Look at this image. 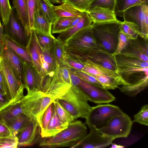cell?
I'll use <instances>...</instances> for the list:
<instances>
[{"label":"cell","mask_w":148,"mask_h":148,"mask_svg":"<svg viewBox=\"0 0 148 148\" xmlns=\"http://www.w3.org/2000/svg\"><path fill=\"white\" fill-rule=\"evenodd\" d=\"M52 4L62 3L66 0H49Z\"/></svg>","instance_id":"obj_55"},{"label":"cell","mask_w":148,"mask_h":148,"mask_svg":"<svg viewBox=\"0 0 148 148\" xmlns=\"http://www.w3.org/2000/svg\"><path fill=\"white\" fill-rule=\"evenodd\" d=\"M116 4V0H95L91 4L89 9L99 7L108 9L114 11Z\"/></svg>","instance_id":"obj_48"},{"label":"cell","mask_w":148,"mask_h":148,"mask_svg":"<svg viewBox=\"0 0 148 148\" xmlns=\"http://www.w3.org/2000/svg\"><path fill=\"white\" fill-rule=\"evenodd\" d=\"M51 49L47 50L41 49L42 55L43 60L48 64L51 71L56 73L58 65L53 55Z\"/></svg>","instance_id":"obj_41"},{"label":"cell","mask_w":148,"mask_h":148,"mask_svg":"<svg viewBox=\"0 0 148 148\" xmlns=\"http://www.w3.org/2000/svg\"></svg>","instance_id":"obj_59"},{"label":"cell","mask_w":148,"mask_h":148,"mask_svg":"<svg viewBox=\"0 0 148 148\" xmlns=\"http://www.w3.org/2000/svg\"><path fill=\"white\" fill-rule=\"evenodd\" d=\"M13 136L14 135L8 127L4 124L0 122V137Z\"/></svg>","instance_id":"obj_51"},{"label":"cell","mask_w":148,"mask_h":148,"mask_svg":"<svg viewBox=\"0 0 148 148\" xmlns=\"http://www.w3.org/2000/svg\"><path fill=\"white\" fill-rule=\"evenodd\" d=\"M148 85V77L132 85H122L118 88L122 93L129 96L133 97L145 90L147 87Z\"/></svg>","instance_id":"obj_30"},{"label":"cell","mask_w":148,"mask_h":148,"mask_svg":"<svg viewBox=\"0 0 148 148\" xmlns=\"http://www.w3.org/2000/svg\"><path fill=\"white\" fill-rule=\"evenodd\" d=\"M143 4L148 5V0H116L115 12L116 16L123 17V13L128 8Z\"/></svg>","instance_id":"obj_31"},{"label":"cell","mask_w":148,"mask_h":148,"mask_svg":"<svg viewBox=\"0 0 148 148\" xmlns=\"http://www.w3.org/2000/svg\"><path fill=\"white\" fill-rule=\"evenodd\" d=\"M2 56L8 60L17 78L24 87V62L5 44Z\"/></svg>","instance_id":"obj_18"},{"label":"cell","mask_w":148,"mask_h":148,"mask_svg":"<svg viewBox=\"0 0 148 148\" xmlns=\"http://www.w3.org/2000/svg\"><path fill=\"white\" fill-rule=\"evenodd\" d=\"M12 10L9 0H0V16L4 25L8 22Z\"/></svg>","instance_id":"obj_40"},{"label":"cell","mask_w":148,"mask_h":148,"mask_svg":"<svg viewBox=\"0 0 148 148\" xmlns=\"http://www.w3.org/2000/svg\"><path fill=\"white\" fill-rule=\"evenodd\" d=\"M76 56L85 58L99 65L117 72V68L114 56L102 49L86 56Z\"/></svg>","instance_id":"obj_20"},{"label":"cell","mask_w":148,"mask_h":148,"mask_svg":"<svg viewBox=\"0 0 148 148\" xmlns=\"http://www.w3.org/2000/svg\"><path fill=\"white\" fill-rule=\"evenodd\" d=\"M133 122H136L140 124L148 126V105L145 104L143 106L137 114L134 116Z\"/></svg>","instance_id":"obj_44"},{"label":"cell","mask_w":148,"mask_h":148,"mask_svg":"<svg viewBox=\"0 0 148 148\" xmlns=\"http://www.w3.org/2000/svg\"><path fill=\"white\" fill-rule=\"evenodd\" d=\"M51 50L58 65L63 64L65 53L64 43L56 38Z\"/></svg>","instance_id":"obj_36"},{"label":"cell","mask_w":148,"mask_h":148,"mask_svg":"<svg viewBox=\"0 0 148 148\" xmlns=\"http://www.w3.org/2000/svg\"><path fill=\"white\" fill-rule=\"evenodd\" d=\"M52 24L47 19L40 10L39 7L34 15L33 30L44 34L53 36Z\"/></svg>","instance_id":"obj_24"},{"label":"cell","mask_w":148,"mask_h":148,"mask_svg":"<svg viewBox=\"0 0 148 148\" xmlns=\"http://www.w3.org/2000/svg\"><path fill=\"white\" fill-rule=\"evenodd\" d=\"M124 20L136 24L140 30L139 36L148 41V5L143 4L131 7L123 13Z\"/></svg>","instance_id":"obj_8"},{"label":"cell","mask_w":148,"mask_h":148,"mask_svg":"<svg viewBox=\"0 0 148 148\" xmlns=\"http://www.w3.org/2000/svg\"><path fill=\"white\" fill-rule=\"evenodd\" d=\"M76 57L84 65L81 70L82 71L90 75L112 77L123 82L117 72L99 65L85 58L78 56Z\"/></svg>","instance_id":"obj_17"},{"label":"cell","mask_w":148,"mask_h":148,"mask_svg":"<svg viewBox=\"0 0 148 148\" xmlns=\"http://www.w3.org/2000/svg\"><path fill=\"white\" fill-rule=\"evenodd\" d=\"M112 146L110 147L111 148H122L124 147V146L120 145H117L115 143L111 144Z\"/></svg>","instance_id":"obj_56"},{"label":"cell","mask_w":148,"mask_h":148,"mask_svg":"<svg viewBox=\"0 0 148 148\" xmlns=\"http://www.w3.org/2000/svg\"><path fill=\"white\" fill-rule=\"evenodd\" d=\"M115 139L102 135L96 129H90L89 133L73 147L74 148H105Z\"/></svg>","instance_id":"obj_12"},{"label":"cell","mask_w":148,"mask_h":148,"mask_svg":"<svg viewBox=\"0 0 148 148\" xmlns=\"http://www.w3.org/2000/svg\"><path fill=\"white\" fill-rule=\"evenodd\" d=\"M53 103L58 116L61 121L68 124L73 121L74 119L60 103L57 99L54 100Z\"/></svg>","instance_id":"obj_38"},{"label":"cell","mask_w":148,"mask_h":148,"mask_svg":"<svg viewBox=\"0 0 148 148\" xmlns=\"http://www.w3.org/2000/svg\"><path fill=\"white\" fill-rule=\"evenodd\" d=\"M92 22L88 13L86 12L81 20L75 25L59 33L57 39L64 43L74 34L81 29L90 25Z\"/></svg>","instance_id":"obj_25"},{"label":"cell","mask_w":148,"mask_h":148,"mask_svg":"<svg viewBox=\"0 0 148 148\" xmlns=\"http://www.w3.org/2000/svg\"><path fill=\"white\" fill-rule=\"evenodd\" d=\"M2 24L1 23V21H0V27L2 25Z\"/></svg>","instance_id":"obj_58"},{"label":"cell","mask_w":148,"mask_h":148,"mask_svg":"<svg viewBox=\"0 0 148 148\" xmlns=\"http://www.w3.org/2000/svg\"><path fill=\"white\" fill-rule=\"evenodd\" d=\"M95 0H66L79 11L86 12Z\"/></svg>","instance_id":"obj_45"},{"label":"cell","mask_w":148,"mask_h":148,"mask_svg":"<svg viewBox=\"0 0 148 148\" xmlns=\"http://www.w3.org/2000/svg\"><path fill=\"white\" fill-rule=\"evenodd\" d=\"M43 93L40 91L27 93L19 100L11 102L0 110V122L6 121L22 115L36 120Z\"/></svg>","instance_id":"obj_1"},{"label":"cell","mask_w":148,"mask_h":148,"mask_svg":"<svg viewBox=\"0 0 148 148\" xmlns=\"http://www.w3.org/2000/svg\"><path fill=\"white\" fill-rule=\"evenodd\" d=\"M12 8L16 16L29 36L32 31L30 28L27 0H13Z\"/></svg>","instance_id":"obj_23"},{"label":"cell","mask_w":148,"mask_h":148,"mask_svg":"<svg viewBox=\"0 0 148 148\" xmlns=\"http://www.w3.org/2000/svg\"><path fill=\"white\" fill-rule=\"evenodd\" d=\"M77 17H59L52 25V33L59 34L67 29Z\"/></svg>","instance_id":"obj_35"},{"label":"cell","mask_w":148,"mask_h":148,"mask_svg":"<svg viewBox=\"0 0 148 148\" xmlns=\"http://www.w3.org/2000/svg\"><path fill=\"white\" fill-rule=\"evenodd\" d=\"M63 64L69 69L78 70H82L84 66L77 58L66 52L64 57Z\"/></svg>","instance_id":"obj_39"},{"label":"cell","mask_w":148,"mask_h":148,"mask_svg":"<svg viewBox=\"0 0 148 148\" xmlns=\"http://www.w3.org/2000/svg\"><path fill=\"white\" fill-rule=\"evenodd\" d=\"M5 34L4 30V25L3 24L0 27V57L2 54L3 49L5 45L4 37Z\"/></svg>","instance_id":"obj_53"},{"label":"cell","mask_w":148,"mask_h":148,"mask_svg":"<svg viewBox=\"0 0 148 148\" xmlns=\"http://www.w3.org/2000/svg\"><path fill=\"white\" fill-rule=\"evenodd\" d=\"M69 124L64 123L59 119L53 103L51 119L45 130L40 134L42 138L54 136L67 128Z\"/></svg>","instance_id":"obj_22"},{"label":"cell","mask_w":148,"mask_h":148,"mask_svg":"<svg viewBox=\"0 0 148 148\" xmlns=\"http://www.w3.org/2000/svg\"><path fill=\"white\" fill-rule=\"evenodd\" d=\"M40 9L45 17L52 25L58 18L56 15L53 4L49 0H39Z\"/></svg>","instance_id":"obj_33"},{"label":"cell","mask_w":148,"mask_h":148,"mask_svg":"<svg viewBox=\"0 0 148 148\" xmlns=\"http://www.w3.org/2000/svg\"><path fill=\"white\" fill-rule=\"evenodd\" d=\"M78 86L91 102L98 104L108 103L116 99L108 90L91 85L82 79Z\"/></svg>","instance_id":"obj_11"},{"label":"cell","mask_w":148,"mask_h":148,"mask_svg":"<svg viewBox=\"0 0 148 148\" xmlns=\"http://www.w3.org/2000/svg\"><path fill=\"white\" fill-rule=\"evenodd\" d=\"M18 146L17 136H14L0 137V148H16Z\"/></svg>","instance_id":"obj_49"},{"label":"cell","mask_w":148,"mask_h":148,"mask_svg":"<svg viewBox=\"0 0 148 148\" xmlns=\"http://www.w3.org/2000/svg\"><path fill=\"white\" fill-rule=\"evenodd\" d=\"M0 84L4 90L6 95L9 98L8 88L5 77L1 69H0Z\"/></svg>","instance_id":"obj_54"},{"label":"cell","mask_w":148,"mask_h":148,"mask_svg":"<svg viewBox=\"0 0 148 148\" xmlns=\"http://www.w3.org/2000/svg\"><path fill=\"white\" fill-rule=\"evenodd\" d=\"M133 123L128 115L123 113L112 118L104 126L97 130L103 135L115 139L126 138L130 133Z\"/></svg>","instance_id":"obj_6"},{"label":"cell","mask_w":148,"mask_h":148,"mask_svg":"<svg viewBox=\"0 0 148 148\" xmlns=\"http://www.w3.org/2000/svg\"><path fill=\"white\" fill-rule=\"evenodd\" d=\"M53 8L58 18L77 17L83 15L86 12L79 11L66 1L59 5L54 6Z\"/></svg>","instance_id":"obj_28"},{"label":"cell","mask_w":148,"mask_h":148,"mask_svg":"<svg viewBox=\"0 0 148 148\" xmlns=\"http://www.w3.org/2000/svg\"><path fill=\"white\" fill-rule=\"evenodd\" d=\"M117 72L125 85L130 86L148 77V67H127L117 69Z\"/></svg>","instance_id":"obj_14"},{"label":"cell","mask_w":148,"mask_h":148,"mask_svg":"<svg viewBox=\"0 0 148 148\" xmlns=\"http://www.w3.org/2000/svg\"><path fill=\"white\" fill-rule=\"evenodd\" d=\"M56 74L61 80L68 84H71L69 69L64 65H58Z\"/></svg>","instance_id":"obj_46"},{"label":"cell","mask_w":148,"mask_h":148,"mask_svg":"<svg viewBox=\"0 0 148 148\" xmlns=\"http://www.w3.org/2000/svg\"><path fill=\"white\" fill-rule=\"evenodd\" d=\"M85 124L77 121L69 124L67 128L53 137L44 138L40 142L39 146L53 148L74 146L87 134Z\"/></svg>","instance_id":"obj_2"},{"label":"cell","mask_w":148,"mask_h":148,"mask_svg":"<svg viewBox=\"0 0 148 148\" xmlns=\"http://www.w3.org/2000/svg\"><path fill=\"white\" fill-rule=\"evenodd\" d=\"M24 87L27 93L41 91L43 79L35 67L24 63Z\"/></svg>","instance_id":"obj_15"},{"label":"cell","mask_w":148,"mask_h":148,"mask_svg":"<svg viewBox=\"0 0 148 148\" xmlns=\"http://www.w3.org/2000/svg\"><path fill=\"white\" fill-rule=\"evenodd\" d=\"M19 133L17 136L18 146H29L33 145L37 141L40 129L37 121L34 119Z\"/></svg>","instance_id":"obj_16"},{"label":"cell","mask_w":148,"mask_h":148,"mask_svg":"<svg viewBox=\"0 0 148 148\" xmlns=\"http://www.w3.org/2000/svg\"><path fill=\"white\" fill-rule=\"evenodd\" d=\"M64 46L66 53L76 56H86L102 49L94 37L91 25L75 33Z\"/></svg>","instance_id":"obj_3"},{"label":"cell","mask_w":148,"mask_h":148,"mask_svg":"<svg viewBox=\"0 0 148 148\" xmlns=\"http://www.w3.org/2000/svg\"><path fill=\"white\" fill-rule=\"evenodd\" d=\"M130 40L120 30L119 33L117 47L115 52L112 54L116 55L119 54L127 45Z\"/></svg>","instance_id":"obj_50"},{"label":"cell","mask_w":148,"mask_h":148,"mask_svg":"<svg viewBox=\"0 0 148 148\" xmlns=\"http://www.w3.org/2000/svg\"><path fill=\"white\" fill-rule=\"evenodd\" d=\"M34 119L23 115L8 121L4 124L8 127L14 136H17L18 134Z\"/></svg>","instance_id":"obj_29"},{"label":"cell","mask_w":148,"mask_h":148,"mask_svg":"<svg viewBox=\"0 0 148 148\" xmlns=\"http://www.w3.org/2000/svg\"><path fill=\"white\" fill-rule=\"evenodd\" d=\"M4 43L5 44L13 51L23 62L34 66L31 57L26 47L16 42L5 35Z\"/></svg>","instance_id":"obj_26"},{"label":"cell","mask_w":148,"mask_h":148,"mask_svg":"<svg viewBox=\"0 0 148 148\" xmlns=\"http://www.w3.org/2000/svg\"><path fill=\"white\" fill-rule=\"evenodd\" d=\"M124 112L118 106L108 104L91 107L85 119L86 124L90 129H100L112 118Z\"/></svg>","instance_id":"obj_5"},{"label":"cell","mask_w":148,"mask_h":148,"mask_svg":"<svg viewBox=\"0 0 148 148\" xmlns=\"http://www.w3.org/2000/svg\"><path fill=\"white\" fill-rule=\"evenodd\" d=\"M26 48L31 57L34 66L43 79L42 65L40 58L41 49L38 43L35 32L34 30L30 34Z\"/></svg>","instance_id":"obj_21"},{"label":"cell","mask_w":148,"mask_h":148,"mask_svg":"<svg viewBox=\"0 0 148 148\" xmlns=\"http://www.w3.org/2000/svg\"><path fill=\"white\" fill-rule=\"evenodd\" d=\"M120 30L129 39H137L140 32L138 26L134 23L124 20L120 24Z\"/></svg>","instance_id":"obj_32"},{"label":"cell","mask_w":148,"mask_h":148,"mask_svg":"<svg viewBox=\"0 0 148 148\" xmlns=\"http://www.w3.org/2000/svg\"><path fill=\"white\" fill-rule=\"evenodd\" d=\"M148 41L141 42L138 39H130L126 46L119 54L148 61Z\"/></svg>","instance_id":"obj_13"},{"label":"cell","mask_w":148,"mask_h":148,"mask_svg":"<svg viewBox=\"0 0 148 148\" xmlns=\"http://www.w3.org/2000/svg\"><path fill=\"white\" fill-rule=\"evenodd\" d=\"M121 22L91 25L94 37L101 49L110 54L115 52L117 47Z\"/></svg>","instance_id":"obj_4"},{"label":"cell","mask_w":148,"mask_h":148,"mask_svg":"<svg viewBox=\"0 0 148 148\" xmlns=\"http://www.w3.org/2000/svg\"><path fill=\"white\" fill-rule=\"evenodd\" d=\"M70 69L76 75L84 82L93 86L103 88L101 84L91 75L81 70Z\"/></svg>","instance_id":"obj_42"},{"label":"cell","mask_w":148,"mask_h":148,"mask_svg":"<svg viewBox=\"0 0 148 148\" xmlns=\"http://www.w3.org/2000/svg\"><path fill=\"white\" fill-rule=\"evenodd\" d=\"M11 102L6 94L0 93V110Z\"/></svg>","instance_id":"obj_52"},{"label":"cell","mask_w":148,"mask_h":148,"mask_svg":"<svg viewBox=\"0 0 148 148\" xmlns=\"http://www.w3.org/2000/svg\"><path fill=\"white\" fill-rule=\"evenodd\" d=\"M57 99H61L67 102L77 110L81 118H85L91 107L88 100L78 85L72 84L70 87L63 95Z\"/></svg>","instance_id":"obj_9"},{"label":"cell","mask_w":148,"mask_h":148,"mask_svg":"<svg viewBox=\"0 0 148 148\" xmlns=\"http://www.w3.org/2000/svg\"><path fill=\"white\" fill-rule=\"evenodd\" d=\"M12 11L7 24L4 25L5 35L20 45L26 47L29 37L18 18L14 10Z\"/></svg>","instance_id":"obj_10"},{"label":"cell","mask_w":148,"mask_h":148,"mask_svg":"<svg viewBox=\"0 0 148 148\" xmlns=\"http://www.w3.org/2000/svg\"><path fill=\"white\" fill-rule=\"evenodd\" d=\"M0 93L3 94H6V93L4 89L3 88L1 85L0 84Z\"/></svg>","instance_id":"obj_57"},{"label":"cell","mask_w":148,"mask_h":148,"mask_svg":"<svg viewBox=\"0 0 148 148\" xmlns=\"http://www.w3.org/2000/svg\"><path fill=\"white\" fill-rule=\"evenodd\" d=\"M90 75V74H89ZM97 79L107 90H113L119 87L120 85H125L121 80L109 77L90 75Z\"/></svg>","instance_id":"obj_34"},{"label":"cell","mask_w":148,"mask_h":148,"mask_svg":"<svg viewBox=\"0 0 148 148\" xmlns=\"http://www.w3.org/2000/svg\"><path fill=\"white\" fill-rule=\"evenodd\" d=\"M117 69L129 67H148V62L119 54L114 55Z\"/></svg>","instance_id":"obj_27"},{"label":"cell","mask_w":148,"mask_h":148,"mask_svg":"<svg viewBox=\"0 0 148 148\" xmlns=\"http://www.w3.org/2000/svg\"><path fill=\"white\" fill-rule=\"evenodd\" d=\"M35 32L37 42L41 49L45 50L51 49L56 38L53 35H46Z\"/></svg>","instance_id":"obj_37"},{"label":"cell","mask_w":148,"mask_h":148,"mask_svg":"<svg viewBox=\"0 0 148 148\" xmlns=\"http://www.w3.org/2000/svg\"><path fill=\"white\" fill-rule=\"evenodd\" d=\"M53 102L50 103L45 110L38 124L40 129V134L46 128L51 117Z\"/></svg>","instance_id":"obj_47"},{"label":"cell","mask_w":148,"mask_h":148,"mask_svg":"<svg viewBox=\"0 0 148 148\" xmlns=\"http://www.w3.org/2000/svg\"><path fill=\"white\" fill-rule=\"evenodd\" d=\"M0 67L5 77L8 90V97L12 102L18 101L23 96L25 88L19 82L7 59L2 56Z\"/></svg>","instance_id":"obj_7"},{"label":"cell","mask_w":148,"mask_h":148,"mask_svg":"<svg viewBox=\"0 0 148 148\" xmlns=\"http://www.w3.org/2000/svg\"><path fill=\"white\" fill-rule=\"evenodd\" d=\"M27 2L29 25L32 31L35 13L39 7V0H27Z\"/></svg>","instance_id":"obj_43"},{"label":"cell","mask_w":148,"mask_h":148,"mask_svg":"<svg viewBox=\"0 0 148 148\" xmlns=\"http://www.w3.org/2000/svg\"><path fill=\"white\" fill-rule=\"evenodd\" d=\"M86 12L92 23L118 22L120 21L117 19L115 12L108 9L97 7L89 9Z\"/></svg>","instance_id":"obj_19"}]
</instances>
